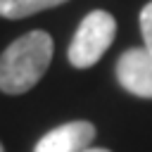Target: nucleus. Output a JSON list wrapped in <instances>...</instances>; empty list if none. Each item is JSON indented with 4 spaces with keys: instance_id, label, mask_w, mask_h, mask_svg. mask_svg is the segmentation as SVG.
<instances>
[{
    "instance_id": "f257e3e1",
    "label": "nucleus",
    "mask_w": 152,
    "mask_h": 152,
    "mask_svg": "<svg viewBox=\"0 0 152 152\" xmlns=\"http://www.w3.org/2000/svg\"><path fill=\"white\" fill-rule=\"evenodd\" d=\"M52 59V38L45 31H31L7 45L0 55V90L21 95L31 90Z\"/></svg>"
},
{
    "instance_id": "f03ea898",
    "label": "nucleus",
    "mask_w": 152,
    "mask_h": 152,
    "mask_svg": "<svg viewBox=\"0 0 152 152\" xmlns=\"http://www.w3.org/2000/svg\"><path fill=\"white\" fill-rule=\"evenodd\" d=\"M116 33V21L109 12L95 10L86 14V19L78 24L71 43H69V62L76 69L93 66L100 62V57L107 52Z\"/></svg>"
},
{
    "instance_id": "7ed1b4c3",
    "label": "nucleus",
    "mask_w": 152,
    "mask_h": 152,
    "mask_svg": "<svg viewBox=\"0 0 152 152\" xmlns=\"http://www.w3.org/2000/svg\"><path fill=\"white\" fill-rule=\"evenodd\" d=\"M116 78L128 93L152 100V55L147 48L126 50L116 62Z\"/></svg>"
},
{
    "instance_id": "20e7f679",
    "label": "nucleus",
    "mask_w": 152,
    "mask_h": 152,
    "mask_svg": "<svg viewBox=\"0 0 152 152\" xmlns=\"http://www.w3.org/2000/svg\"><path fill=\"white\" fill-rule=\"evenodd\" d=\"M93 138L95 126L90 121H69L45 133L36 142L33 152H83L90 147Z\"/></svg>"
},
{
    "instance_id": "39448f33",
    "label": "nucleus",
    "mask_w": 152,
    "mask_h": 152,
    "mask_svg": "<svg viewBox=\"0 0 152 152\" xmlns=\"http://www.w3.org/2000/svg\"><path fill=\"white\" fill-rule=\"evenodd\" d=\"M66 0H0V17L5 19H21L28 14H36L40 10L62 5Z\"/></svg>"
},
{
    "instance_id": "423d86ee",
    "label": "nucleus",
    "mask_w": 152,
    "mask_h": 152,
    "mask_svg": "<svg viewBox=\"0 0 152 152\" xmlns=\"http://www.w3.org/2000/svg\"><path fill=\"white\" fill-rule=\"evenodd\" d=\"M140 31H142V38H145V48L152 55V2H147L140 12Z\"/></svg>"
},
{
    "instance_id": "0eeeda50",
    "label": "nucleus",
    "mask_w": 152,
    "mask_h": 152,
    "mask_svg": "<svg viewBox=\"0 0 152 152\" xmlns=\"http://www.w3.org/2000/svg\"><path fill=\"white\" fill-rule=\"evenodd\" d=\"M83 152H109V150H104V147H88V150H83Z\"/></svg>"
},
{
    "instance_id": "6e6552de",
    "label": "nucleus",
    "mask_w": 152,
    "mask_h": 152,
    "mask_svg": "<svg viewBox=\"0 0 152 152\" xmlns=\"http://www.w3.org/2000/svg\"><path fill=\"white\" fill-rule=\"evenodd\" d=\"M0 152H5V150H2V145H0Z\"/></svg>"
}]
</instances>
